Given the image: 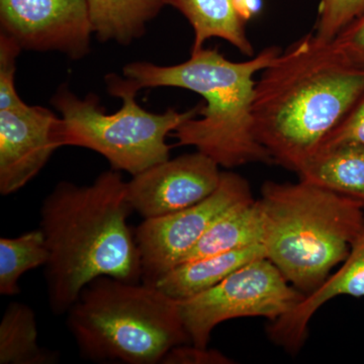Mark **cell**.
<instances>
[{"instance_id": "cell-2", "label": "cell", "mask_w": 364, "mask_h": 364, "mask_svg": "<svg viewBox=\"0 0 364 364\" xmlns=\"http://www.w3.org/2000/svg\"><path fill=\"white\" fill-rule=\"evenodd\" d=\"M132 210L127 182L114 169L90 186L60 181L46 196L40 229L49 250L45 282L54 315L67 314L97 277L142 280L140 251L128 225Z\"/></svg>"}, {"instance_id": "cell-19", "label": "cell", "mask_w": 364, "mask_h": 364, "mask_svg": "<svg viewBox=\"0 0 364 364\" xmlns=\"http://www.w3.org/2000/svg\"><path fill=\"white\" fill-rule=\"evenodd\" d=\"M48 260L49 250L40 228L16 238H0V294H20L21 277L30 270L45 267Z\"/></svg>"}, {"instance_id": "cell-13", "label": "cell", "mask_w": 364, "mask_h": 364, "mask_svg": "<svg viewBox=\"0 0 364 364\" xmlns=\"http://www.w3.org/2000/svg\"><path fill=\"white\" fill-rule=\"evenodd\" d=\"M259 258H267L263 244L188 261L165 273L154 286L170 298L183 301L215 287L239 268Z\"/></svg>"}, {"instance_id": "cell-14", "label": "cell", "mask_w": 364, "mask_h": 364, "mask_svg": "<svg viewBox=\"0 0 364 364\" xmlns=\"http://www.w3.org/2000/svg\"><path fill=\"white\" fill-rule=\"evenodd\" d=\"M264 217L259 200H244L227 210L181 263L263 244Z\"/></svg>"}, {"instance_id": "cell-10", "label": "cell", "mask_w": 364, "mask_h": 364, "mask_svg": "<svg viewBox=\"0 0 364 364\" xmlns=\"http://www.w3.org/2000/svg\"><path fill=\"white\" fill-rule=\"evenodd\" d=\"M219 164L200 152L158 163L127 182L132 208L145 219L173 214L202 202L219 186Z\"/></svg>"}, {"instance_id": "cell-12", "label": "cell", "mask_w": 364, "mask_h": 364, "mask_svg": "<svg viewBox=\"0 0 364 364\" xmlns=\"http://www.w3.org/2000/svg\"><path fill=\"white\" fill-rule=\"evenodd\" d=\"M340 296H364V224L338 272L306 294L291 312L268 326V336L289 353H296L305 344L313 316L327 301Z\"/></svg>"}, {"instance_id": "cell-16", "label": "cell", "mask_w": 364, "mask_h": 364, "mask_svg": "<svg viewBox=\"0 0 364 364\" xmlns=\"http://www.w3.org/2000/svg\"><path fill=\"white\" fill-rule=\"evenodd\" d=\"M299 176L301 181L364 203V146L345 143L322 148Z\"/></svg>"}, {"instance_id": "cell-25", "label": "cell", "mask_w": 364, "mask_h": 364, "mask_svg": "<svg viewBox=\"0 0 364 364\" xmlns=\"http://www.w3.org/2000/svg\"><path fill=\"white\" fill-rule=\"evenodd\" d=\"M234 7L242 20L247 23L260 13L262 0H233Z\"/></svg>"}, {"instance_id": "cell-22", "label": "cell", "mask_w": 364, "mask_h": 364, "mask_svg": "<svg viewBox=\"0 0 364 364\" xmlns=\"http://www.w3.org/2000/svg\"><path fill=\"white\" fill-rule=\"evenodd\" d=\"M332 44L351 65L364 71V11L345 26Z\"/></svg>"}, {"instance_id": "cell-24", "label": "cell", "mask_w": 364, "mask_h": 364, "mask_svg": "<svg viewBox=\"0 0 364 364\" xmlns=\"http://www.w3.org/2000/svg\"><path fill=\"white\" fill-rule=\"evenodd\" d=\"M231 359L215 349L200 348L193 344L173 347L162 359L163 364H230Z\"/></svg>"}, {"instance_id": "cell-3", "label": "cell", "mask_w": 364, "mask_h": 364, "mask_svg": "<svg viewBox=\"0 0 364 364\" xmlns=\"http://www.w3.org/2000/svg\"><path fill=\"white\" fill-rule=\"evenodd\" d=\"M280 53L279 48L268 47L252 59L233 62L219 50L203 48L176 65L133 62L124 67V80L136 92L143 88L176 87L203 98L198 116L174 132L178 145L193 146L226 168L255 162L272 164V155L255 134L254 76Z\"/></svg>"}, {"instance_id": "cell-1", "label": "cell", "mask_w": 364, "mask_h": 364, "mask_svg": "<svg viewBox=\"0 0 364 364\" xmlns=\"http://www.w3.org/2000/svg\"><path fill=\"white\" fill-rule=\"evenodd\" d=\"M364 93V71L308 35L261 72L255 134L273 161L299 173Z\"/></svg>"}, {"instance_id": "cell-7", "label": "cell", "mask_w": 364, "mask_h": 364, "mask_svg": "<svg viewBox=\"0 0 364 364\" xmlns=\"http://www.w3.org/2000/svg\"><path fill=\"white\" fill-rule=\"evenodd\" d=\"M305 294L291 286L267 258L251 261L220 284L179 301L191 343L207 348L218 325L237 318L262 317L274 322L291 312Z\"/></svg>"}, {"instance_id": "cell-23", "label": "cell", "mask_w": 364, "mask_h": 364, "mask_svg": "<svg viewBox=\"0 0 364 364\" xmlns=\"http://www.w3.org/2000/svg\"><path fill=\"white\" fill-rule=\"evenodd\" d=\"M345 143L364 146V93L328 136L320 149Z\"/></svg>"}, {"instance_id": "cell-9", "label": "cell", "mask_w": 364, "mask_h": 364, "mask_svg": "<svg viewBox=\"0 0 364 364\" xmlns=\"http://www.w3.org/2000/svg\"><path fill=\"white\" fill-rule=\"evenodd\" d=\"M0 33L21 49L85 58L93 35L86 0H0Z\"/></svg>"}, {"instance_id": "cell-8", "label": "cell", "mask_w": 364, "mask_h": 364, "mask_svg": "<svg viewBox=\"0 0 364 364\" xmlns=\"http://www.w3.org/2000/svg\"><path fill=\"white\" fill-rule=\"evenodd\" d=\"M251 198L245 178L233 172H222L219 186L202 202L164 217L144 220L135 231L142 282L154 284L181 262L227 210Z\"/></svg>"}, {"instance_id": "cell-11", "label": "cell", "mask_w": 364, "mask_h": 364, "mask_svg": "<svg viewBox=\"0 0 364 364\" xmlns=\"http://www.w3.org/2000/svg\"><path fill=\"white\" fill-rule=\"evenodd\" d=\"M60 117L25 105L0 111V193L13 195L33 181L61 148Z\"/></svg>"}, {"instance_id": "cell-4", "label": "cell", "mask_w": 364, "mask_h": 364, "mask_svg": "<svg viewBox=\"0 0 364 364\" xmlns=\"http://www.w3.org/2000/svg\"><path fill=\"white\" fill-rule=\"evenodd\" d=\"M267 258L306 296L343 263L364 224V203L299 181H267L259 200Z\"/></svg>"}, {"instance_id": "cell-6", "label": "cell", "mask_w": 364, "mask_h": 364, "mask_svg": "<svg viewBox=\"0 0 364 364\" xmlns=\"http://www.w3.org/2000/svg\"><path fill=\"white\" fill-rule=\"evenodd\" d=\"M105 83L109 95L123 100L121 109L114 114H105L100 98L93 93L80 98L68 86H60L51 100L60 112V146L95 151L109 162L112 169L133 176L168 160L171 147L167 136L198 117L200 104L186 112L168 109L153 114L138 105V92L127 85L124 78L107 74Z\"/></svg>"}, {"instance_id": "cell-21", "label": "cell", "mask_w": 364, "mask_h": 364, "mask_svg": "<svg viewBox=\"0 0 364 364\" xmlns=\"http://www.w3.org/2000/svg\"><path fill=\"white\" fill-rule=\"evenodd\" d=\"M21 51V46L13 38L0 33V111L26 105L14 85L16 59Z\"/></svg>"}, {"instance_id": "cell-17", "label": "cell", "mask_w": 364, "mask_h": 364, "mask_svg": "<svg viewBox=\"0 0 364 364\" xmlns=\"http://www.w3.org/2000/svg\"><path fill=\"white\" fill-rule=\"evenodd\" d=\"M92 32L100 42L130 45L142 37L148 23L168 0H86Z\"/></svg>"}, {"instance_id": "cell-18", "label": "cell", "mask_w": 364, "mask_h": 364, "mask_svg": "<svg viewBox=\"0 0 364 364\" xmlns=\"http://www.w3.org/2000/svg\"><path fill=\"white\" fill-rule=\"evenodd\" d=\"M59 359V352L40 346L32 309L9 304L0 321V364H55Z\"/></svg>"}, {"instance_id": "cell-15", "label": "cell", "mask_w": 364, "mask_h": 364, "mask_svg": "<svg viewBox=\"0 0 364 364\" xmlns=\"http://www.w3.org/2000/svg\"><path fill=\"white\" fill-rule=\"evenodd\" d=\"M168 6L176 9L193 26L195 41L191 52L203 49L205 41L219 38L245 56H254L246 23L237 14L233 0H168Z\"/></svg>"}, {"instance_id": "cell-5", "label": "cell", "mask_w": 364, "mask_h": 364, "mask_svg": "<svg viewBox=\"0 0 364 364\" xmlns=\"http://www.w3.org/2000/svg\"><path fill=\"white\" fill-rule=\"evenodd\" d=\"M79 352L100 363H161L167 352L191 343L178 301L154 284L111 277L93 279L67 312Z\"/></svg>"}, {"instance_id": "cell-20", "label": "cell", "mask_w": 364, "mask_h": 364, "mask_svg": "<svg viewBox=\"0 0 364 364\" xmlns=\"http://www.w3.org/2000/svg\"><path fill=\"white\" fill-rule=\"evenodd\" d=\"M364 11V0H321L314 35L332 42L342 30Z\"/></svg>"}]
</instances>
